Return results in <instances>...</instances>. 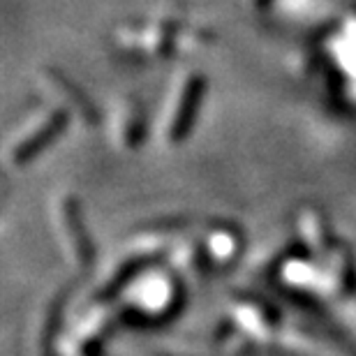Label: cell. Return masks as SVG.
<instances>
[{"label": "cell", "mask_w": 356, "mask_h": 356, "mask_svg": "<svg viewBox=\"0 0 356 356\" xmlns=\"http://www.w3.org/2000/svg\"><path fill=\"white\" fill-rule=\"evenodd\" d=\"M202 92H204L202 79H192L188 90H185V99H183L181 109H178V116L174 120V139H183L185 134L190 132V125H192V120H195V109L199 106Z\"/></svg>", "instance_id": "6da1fadb"}, {"label": "cell", "mask_w": 356, "mask_h": 356, "mask_svg": "<svg viewBox=\"0 0 356 356\" xmlns=\"http://www.w3.org/2000/svg\"><path fill=\"white\" fill-rule=\"evenodd\" d=\"M65 123H67V118L63 116V113H58V116H54L44 127H42V130H40L38 134H33V137L28 139L26 144H21L19 153H17V160H28V158H33L35 153H40L42 148H47V146L51 144V141L63 132V127H65Z\"/></svg>", "instance_id": "7a4b0ae2"}, {"label": "cell", "mask_w": 356, "mask_h": 356, "mask_svg": "<svg viewBox=\"0 0 356 356\" xmlns=\"http://www.w3.org/2000/svg\"><path fill=\"white\" fill-rule=\"evenodd\" d=\"M257 5H261V7H264V5H268V0H257Z\"/></svg>", "instance_id": "3957f363"}]
</instances>
